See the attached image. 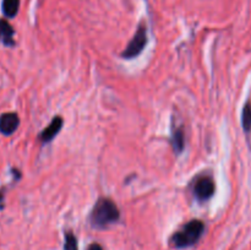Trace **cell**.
<instances>
[{
  "instance_id": "1",
  "label": "cell",
  "mask_w": 251,
  "mask_h": 250,
  "mask_svg": "<svg viewBox=\"0 0 251 250\" xmlns=\"http://www.w3.org/2000/svg\"><path fill=\"white\" fill-rule=\"evenodd\" d=\"M119 216V208L110 199H100L91 213V223L96 228H104L117 222Z\"/></svg>"
},
{
  "instance_id": "2",
  "label": "cell",
  "mask_w": 251,
  "mask_h": 250,
  "mask_svg": "<svg viewBox=\"0 0 251 250\" xmlns=\"http://www.w3.org/2000/svg\"><path fill=\"white\" fill-rule=\"evenodd\" d=\"M203 230H205V225H203L201 221H190V222L186 223L180 230H178L172 237V243L178 249L193 247V245H195L199 242Z\"/></svg>"
},
{
  "instance_id": "3",
  "label": "cell",
  "mask_w": 251,
  "mask_h": 250,
  "mask_svg": "<svg viewBox=\"0 0 251 250\" xmlns=\"http://www.w3.org/2000/svg\"><path fill=\"white\" fill-rule=\"evenodd\" d=\"M147 43V28L141 25V26L137 28L136 33H135L134 38L130 41V43L127 44L126 49L123 53V58L125 59H131L135 58V56L139 55L144 48L146 47Z\"/></svg>"
},
{
  "instance_id": "4",
  "label": "cell",
  "mask_w": 251,
  "mask_h": 250,
  "mask_svg": "<svg viewBox=\"0 0 251 250\" xmlns=\"http://www.w3.org/2000/svg\"><path fill=\"white\" fill-rule=\"evenodd\" d=\"M215 183L210 176H201L195 181L194 185V195L198 200H208L215 194Z\"/></svg>"
},
{
  "instance_id": "5",
  "label": "cell",
  "mask_w": 251,
  "mask_h": 250,
  "mask_svg": "<svg viewBox=\"0 0 251 250\" xmlns=\"http://www.w3.org/2000/svg\"><path fill=\"white\" fill-rule=\"evenodd\" d=\"M19 124L20 119L15 113H5L0 117V131L4 135H11Z\"/></svg>"
},
{
  "instance_id": "6",
  "label": "cell",
  "mask_w": 251,
  "mask_h": 250,
  "mask_svg": "<svg viewBox=\"0 0 251 250\" xmlns=\"http://www.w3.org/2000/svg\"><path fill=\"white\" fill-rule=\"evenodd\" d=\"M61 125H63V119L60 117H55L51 120L50 124L43 130V132L41 134V139L43 142H48L50 140H53L54 137L58 135V132L60 131Z\"/></svg>"
},
{
  "instance_id": "7",
  "label": "cell",
  "mask_w": 251,
  "mask_h": 250,
  "mask_svg": "<svg viewBox=\"0 0 251 250\" xmlns=\"http://www.w3.org/2000/svg\"><path fill=\"white\" fill-rule=\"evenodd\" d=\"M172 146H173L174 152L176 154L183 152L184 146H185V136H184L183 129H180V127L179 129L176 127L172 132Z\"/></svg>"
},
{
  "instance_id": "8",
  "label": "cell",
  "mask_w": 251,
  "mask_h": 250,
  "mask_svg": "<svg viewBox=\"0 0 251 250\" xmlns=\"http://www.w3.org/2000/svg\"><path fill=\"white\" fill-rule=\"evenodd\" d=\"M0 39L6 46L14 44V29L5 20H0Z\"/></svg>"
},
{
  "instance_id": "9",
  "label": "cell",
  "mask_w": 251,
  "mask_h": 250,
  "mask_svg": "<svg viewBox=\"0 0 251 250\" xmlns=\"http://www.w3.org/2000/svg\"><path fill=\"white\" fill-rule=\"evenodd\" d=\"M20 0H2V11L7 17H14L19 11Z\"/></svg>"
},
{
  "instance_id": "10",
  "label": "cell",
  "mask_w": 251,
  "mask_h": 250,
  "mask_svg": "<svg viewBox=\"0 0 251 250\" xmlns=\"http://www.w3.org/2000/svg\"><path fill=\"white\" fill-rule=\"evenodd\" d=\"M242 124L243 129L247 132H249L251 130V104L250 102H248L244 105V109H243V115H242Z\"/></svg>"
},
{
  "instance_id": "11",
  "label": "cell",
  "mask_w": 251,
  "mask_h": 250,
  "mask_svg": "<svg viewBox=\"0 0 251 250\" xmlns=\"http://www.w3.org/2000/svg\"><path fill=\"white\" fill-rule=\"evenodd\" d=\"M64 250H77V239L73 232L65 233V242H64Z\"/></svg>"
},
{
  "instance_id": "12",
  "label": "cell",
  "mask_w": 251,
  "mask_h": 250,
  "mask_svg": "<svg viewBox=\"0 0 251 250\" xmlns=\"http://www.w3.org/2000/svg\"><path fill=\"white\" fill-rule=\"evenodd\" d=\"M87 250H103V248L100 244H97V243H95V244H91Z\"/></svg>"
}]
</instances>
